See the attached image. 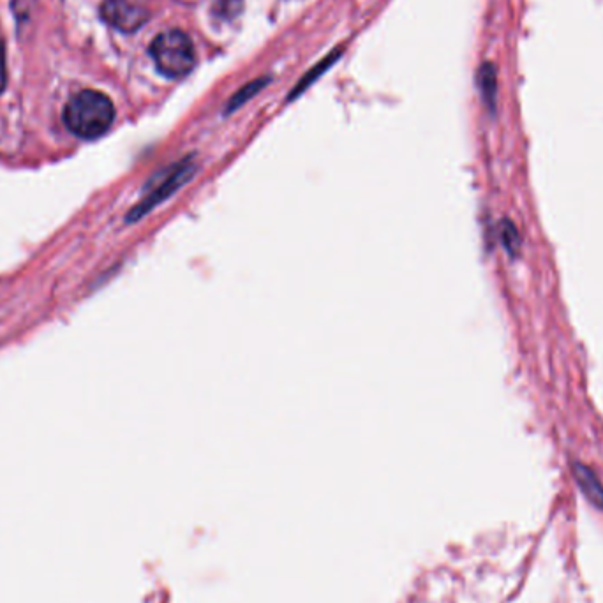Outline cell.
<instances>
[{
    "mask_svg": "<svg viewBox=\"0 0 603 603\" xmlns=\"http://www.w3.org/2000/svg\"><path fill=\"white\" fill-rule=\"evenodd\" d=\"M115 106L110 97L97 90H83L69 99L64 122L71 133L83 140H96L112 127Z\"/></svg>",
    "mask_w": 603,
    "mask_h": 603,
    "instance_id": "obj_1",
    "label": "cell"
},
{
    "mask_svg": "<svg viewBox=\"0 0 603 603\" xmlns=\"http://www.w3.org/2000/svg\"><path fill=\"white\" fill-rule=\"evenodd\" d=\"M150 55L159 73L173 80L189 75L196 62L193 41L177 29L161 32L150 45Z\"/></svg>",
    "mask_w": 603,
    "mask_h": 603,
    "instance_id": "obj_2",
    "label": "cell"
},
{
    "mask_svg": "<svg viewBox=\"0 0 603 603\" xmlns=\"http://www.w3.org/2000/svg\"><path fill=\"white\" fill-rule=\"evenodd\" d=\"M194 173H196V161L193 156L184 157L179 163L172 164L163 173H159L152 187H149V193L145 194L140 203L127 214V223L140 221L142 217L156 209L157 205L172 198L180 187L186 186L187 182L193 179Z\"/></svg>",
    "mask_w": 603,
    "mask_h": 603,
    "instance_id": "obj_3",
    "label": "cell"
},
{
    "mask_svg": "<svg viewBox=\"0 0 603 603\" xmlns=\"http://www.w3.org/2000/svg\"><path fill=\"white\" fill-rule=\"evenodd\" d=\"M101 16L120 32H136L149 22L147 0H105Z\"/></svg>",
    "mask_w": 603,
    "mask_h": 603,
    "instance_id": "obj_4",
    "label": "cell"
},
{
    "mask_svg": "<svg viewBox=\"0 0 603 603\" xmlns=\"http://www.w3.org/2000/svg\"><path fill=\"white\" fill-rule=\"evenodd\" d=\"M574 475L589 501L596 507L603 508V487L595 477V473L582 464H574Z\"/></svg>",
    "mask_w": 603,
    "mask_h": 603,
    "instance_id": "obj_5",
    "label": "cell"
},
{
    "mask_svg": "<svg viewBox=\"0 0 603 603\" xmlns=\"http://www.w3.org/2000/svg\"><path fill=\"white\" fill-rule=\"evenodd\" d=\"M268 78L265 80H254V82L247 83L246 87H242V89L235 94V96L231 97L230 103L226 106V113L235 112L237 108L247 103L251 97L256 96L258 92H260L265 85H267Z\"/></svg>",
    "mask_w": 603,
    "mask_h": 603,
    "instance_id": "obj_6",
    "label": "cell"
},
{
    "mask_svg": "<svg viewBox=\"0 0 603 603\" xmlns=\"http://www.w3.org/2000/svg\"><path fill=\"white\" fill-rule=\"evenodd\" d=\"M478 82H480V89H482L485 101L494 108V96H496V71H494V67H492L491 64H485V66L480 69V78H478Z\"/></svg>",
    "mask_w": 603,
    "mask_h": 603,
    "instance_id": "obj_7",
    "label": "cell"
},
{
    "mask_svg": "<svg viewBox=\"0 0 603 603\" xmlns=\"http://www.w3.org/2000/svg\"><path fill=\"white\" fill-rule=\"evenodd\" d=\"M6 82H8V71H6V46L0 39V94L2 90L6 89Z\"/></svg>",
    "mask_w": 603,
    "mask_h": 603,
    "instance_id": "obj_8",
    "label": "cell"
},
{
    "mask_svg": "<svg viewBox=\"0 0 603 603\" xmlns=\"http://www.w3.org/2000/svg\"><path fill=\"white\" fill-rule=\"evenodd\" d=\"M503 226H505V231H503V240H505V244H507L508 249H510V251H514L515 247H517V244H514V242H512V239L517 240V242H519V235H517V230H515L514 226H512V224L508 223H503Z\"/></svg>",
    "mask_w": 603,
    "mask_h": 603,
    "instance_id": "obj_9",
    "label": "cell"
}]
</instances>
